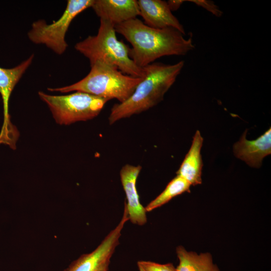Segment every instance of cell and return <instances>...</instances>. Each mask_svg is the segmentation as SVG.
Returning a JSON list of instances; mask_svg holds the SVG:
<instances>
[{
	"instance_id": "2",
	"label": "cell",
	"mask_w": 271,
	"mask_h": 271,
	"mask_svg": "<svg viewBox=\"0 0 271 271\" xmlns=\"http://www.w3.org/2000/svg\"><path fill=\"white\" fill-rule=\"evenodd\" d=\"M184 65L181 61L168 65L153 63L145 67V76L130 97L114 104L108 117L110 124L134 114L145 111L156 105L174 83Z\"/></svg>"
},
{
	"instance_id": "10",
	"label": "cell",
	"mask_w": 271,
	"mask_h": 271,
	"mask_svg": "<svg viewBox=\"0 0 271 271\" xmlns=\"http://www.w3.org/2000/svg\"><path fill=\"white\" fill-rule=\"evenodd\" d=\"M140 15L145 24L155 29L172 28L183 35L185 31L182 25L170 9L167 2L162 0L137 1Z\"/></svg>"
},
{
	"instance_id": "5",
	"label": "cell",
	"mask_w": 271,
	"mask_h": 271,
	"mask_svg": "<svg viewBox=\"0 0 271 271\" xmlns=\"http://www.w3.org/2000/svg\"><path fill=\"white\" fill-rule=\"evenodd\" d=\"M38 95L49 107L56 122L61 125L95 117L109 100L79 91L64 95H52L39 91Z\"/></svg>"
},
{
	"instance_id": "4",
	"label": "cell",
	"mask_w": 271,
	"mask_h": 271,
	"mask_svg": "<svg viewBox=\"0 0 271 271\" xmlns=\"http://www.w3.org/2000/svg\"><path fill=\"white\" fill-rule=\"evenodd\" d=\"M100 20L97 35L77 43L75 49L89 59L90 64L101 60L115 66L126 75L144 77V68L137 66L129 57L130 48L117 40L114 25L108 21Z\"/></svg>"
},
{
	"instance_id": "16",
	"label": "cell",
	"mask_w": 271,
	"mask_h": 271,
	"mask_svg": "<svg viewBox=\"0 0 271 271\" xmlns=\"http://www.w3.org/2000/svg\"><path fill=\"white\" fill-rule=\"evenodd\" d=\"M139 271H177L173 264H161L151 261L140 260L137 262Z\"/></svg>"
},
{
	"instance_id": "7",
	"label": "cell",
	"mask_w": 271,
	"mask_h": 271,
	"mask_svg": "<svg viewBox=\"0 0 271 271\" xmlns=\"http://www.w3.org/2000/svg\"><path fill=\"white\" fill-rule=\"evenodd\" d=\"M34 55L12 68L0 67V94L3 103L4 123L0 132V144H5L13 149L19 137L18 132L10 120L9 103L11 93L16 84L32 63Z\"/></svg>"
},
{
	"instance_id": "14",
	"label": "cell",
	"mask_w": 271,
	"mask_h": 271,
	"mask_svg": "<svg viewBox=\"0 0 271 271\" xmlns=\"http://www.w3.org/2000/svg\"><path fill=\"white\" fill-rule=\"evenodd\" d=\"M176 253L179 261L177 271H220L209 252L197 254L180 245L176 248Z\"/></svg>"
},
{
	"instance_id": "9",
	"label": "cell",
	"mask_w": 271,
	"mask_h": 271,
	"mask_svg": "<svg viewBox=\"0 0 271 271\" xmlns=\"http://www.w3.org/2000/svg\"><path fill=\"white\" fill-rule=\"evenodd\" d=\"M142 169L140 165L126 164L119 172L121 182L126 195V206L129 220L133 224L143 225L147 221L146 210L140 202L136 187L138 177Z\"/></svg>"
},
{
	"instance_id": "3",
	"label": "cell",
	"mask_w": 271,
	"mask_h": 271,
	"mask_svg": "<svg viewBox=\"0 0 271 271\" xmlns=\"http://www.w3.org/2000/svg\"><path fill=\"white\" fill-rule=\"evenodd\" d=\"M89 73L70 85L48 88L49 91L67 93L79 91L122 103L134 92L143 78L134 77L121 72L115 66L101 60L90 64Z\"/></svg>"
},
{
	"instance_id": "11",
	"label": "cell",
	"mask_w": 271,
	"mask_h": 271,
	"mask_svg": "<svg viewBox=\"0 0 271 271\" xmlns=\"http://www.w3.org/2000/svg\"><path fill=\"white\" fill-rule=\"evenodd\" d=\"M246 130L233 147L235 156L253 168H259L263 159L271 154V128L254 140L246 138Z\"/></svg>"
},
{
	"instance_id": "15",
	"label": "cell",
	"mask_w": 271,
	"mask_h": 271,
	"mask_svg": "<svg viewBox=\"0 0 271 271\" xmlns=\"http://www.w3.org/2000/svg\"><path fill=\"white\" fill-rule=\"evenodd\" d=\"M191 186L186 180L177 175L168 183L164 191L145 207L147 212L162 206L179 195L185 192H189Z\"/></svg>"
},
{
	"instance_id": "17",
	"label": "cell",
	"mask_w": 271,
	"mask_h": 271,
	"mask_svg": "<svg viewBox=\"0 0 271 271\" xmlns=\"http://www.w3.org/2000/svg\"><path fill=\"white\" fill-rule=\"evenodd\" d=\"M192 2L199 6H200L216 17H220L222 15V12L219 10L218 7L214 4V2L206 0H191Z\"/></svg>"
},
{
	"instance_id": "1",
	"label": "cell",
	"mask_w": 271,
	"mask_h": 271,
	"mask_svg": "<svg viewBox=\"0 0 271 271\" xmlns=\"http://www.w3.org/2000/svg\"><path fill=\"white\" fill-rule=\"evenodd\" d=\"M114 29L131 45L129 57L140 68L163 56L185 55L194 48L191 38H185L178 30L153 28L137 18L116 25Z\"/></svg>"
},
{
	"instance_id": "6",
	"label": "cell",
	"mask_w": 271,
	"mask_h": 271,
	"mask_svg": "<svg viewBox=\"0 0 271 271\" xmlns=\"http://www.w3.org/2000/svg\"><path fill=\"white\" fill-rule=\"evenodd\" d=\"M94 0H68L61 17L48 24L40 20L32 24L28 33L29 40L36 44H43L58 55L63 54L68 44L65 36L73 20L80 13L91 7Z\"/></svg>"
},
{
	"instance_id": "12",
	"label": "cell",
	"mask_w": 271,
	"mask_h": 271,
	"mask_svg": "<svg viewBox=\"0 0 271 271\" xmlns=\"http://www.w3.org/2000/svg\"><path fill=\"white\" fill-rule=\"evenodd\" d=\"M91 7L100 19L108 21L114 26L140 16L135 0H94Z\"/></svg>"
},
{
	"instance_id": "13",
	"label": "cell",
	"mask_w": 271,
	"mask_h": 271,
	"mask_svg": "<svg viewBox=\"0 0 271 271\" xmlns=\"http://www.w3.org/2000/svg\"><path fill=\"white\" fill-rule=\"evenodd\" d=\"M203 143V138L197 130L193 138L190 148L176 173L177 175L182 177L191 185L202 183L203 162L201 150Z\"/></svg>"
},
{
	"instance_id": "8",
	"label": "cell",
	"mask_w": 271,
	"mask_h": 271,
	"mask_svg": "<svg viewBox=\"0 0 271 271\" xmlns=\"http://www.w3.org/2000/svg\"><path fill=\"white\" fill-rule=\"evenodd\" d=\"M128 220L127 211L124 205L122 218L116 227L108 233L96 249L90 253L81 255L64 271H97L103 265L110 262L115 249L119 244L121 232Z\"/></svg>"
},
{
	"instance_id": "18",
	"label": "cell",
	"mask_w": 271,
	"mask_h": 271,
	"mask_svg": "<svg viewBox=\"0 0 271 271\" xmlns=\"http://www.w3.org/2000/svg\"><path fill=\"white\" fill-rule=\"evenodd\" d=\"M184 1L181 0H170L167 2L168 5L171 11H176L181 6Z\"/></svg>"
},
{
	"instance_id": "19",
	"label": "cell",
	"mask_w": 271,
	"mask_h": 271,
	"mask_svg": "<svg viewBox=\"0 0 271 271\" xmlns=\"http://www.w3.org/2000/svg\"><path fill=\"white\" fill-rule=\"evenodd\" d=\"M109 263L110 262L104 264L97 271H107Z\"/></svg>"
}]
</instances>
